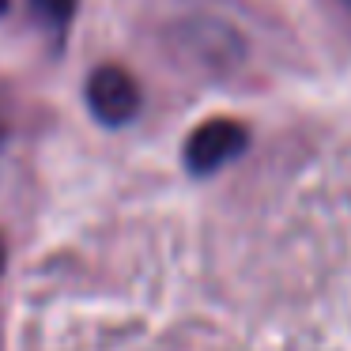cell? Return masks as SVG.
<instances>
[{
  "label": "cell",
  "mask_w": 351,
  "mask_h": 351,
  "mask_svg": "<svg viewBox=\"0 0 351 351\" xmlns=\"http://www.w3.org/2000/svg\"><path fill=\"white\" fill-rule=\"evenodd\" d=\"M87 106H91V114L99 117L102 125L117 129V125H125V121L136 117L140 87H136V80H132L125 69H117V64H102V69H95L91 80H87Z\"/></svg>",
  "instance_id": "1"
},
{
  "label": "cell",
  "mask_w": 351,
  "mask_h": 351,
  "mask_svg": "<svg viewBox=\"0 0 351 351\" xmlns=\"http://www.w3.org/2000/svg\"><path fill=\"white\" fill-rule=\"evenodd\" d=\"M245 147V129L238 121H204L185 144V167L193 174H212Z\"/></svg>",
  "instance_id": "2"
},
{
  "label": "cell",
  "mask_w": 351,
  "mask_h": 351,
  "mask_svg": "<svg viewBox=\"0 0 351 351\" xmlns=\"http://www.w3.org/2000/svg\"><path fill=\"white\" fill-rule=\"evenodd\" d=\"M31 8H34V16H38L46 27L64 31L69 19L76 16V0H31Z\"/></svg>",
  "instance_id": "3"
},
{
  "label": "cell",
  "mask_w": 351,
  "mask_h": 351,
  "mask_svg": "<svg viewBox=\"0 0 351 351\" xmlns=\"http://www.w3.org/2000/svg\"><path fill=\"white\" fill-rule=\"evenodd\" d=\"M4 12H8V0H0V16H4Z\"/></svg>",
  "instance_id": "4"
},
{
  "label": "cell",
  "mask_w": 351,
  "mask_h": 351,
  "mask_svg": "<svg viewBox=\"0 0 351 351\" xmlns=\"http://www.w3.org/2000/svg\"><path fill=\"white\" fill-rule=\"evenodd\" d=\"M0 268H4V245H0Z\"/></svg>",
  "instance_id": "5"
},
{
  "label": "cell",
  "mask_w": 351,
  "mask_h": 351,
  "mask_svg": "<svg viewBox=\"0 0 351 351\" xmlns=\"http://www.w3.org/2000/svg\"><path fill=\"white\" fill-rule=\"evenodd\" d=\"M348 4H351V0H348Z\"/></svg>",
  "instance_id": "6"
}]
</instances>
